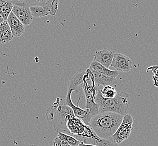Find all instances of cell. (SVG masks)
<instances>
[{
    "label": "cell",
    "mask_w": 158,
    "mask_h": 146,
    "mask_svg": "<svg viewBox=\"0 0 158 146\" xmlns=\"http://www.w3.org/2000/svg\"><path fill=\"white\" fill-rule=\"evenodd\" d=\"M123 116L113 112L98 113L92 118L89 127L100 138L110 140L120 126Z\"/></svg>",
    "instance_id": "6da1fadb"
},
{
    "label": "cell",
    "mask_w": 158,
    "mask_h": 146,
    "mask_svg": "<svg viewBox=\"0 0 158 146\" xmlns=\"http://www.w3.org/2000/svg\"><path fill=\"white\" fill-rule=\"evenodd\" d=\"M62 101L60 98H57L52 106L48 108L46 116L48 123L57 133L65 134L67 122L74 115L72 108L64 105V102L61 104Z\"/></svg>",
    "instance_id": "7a4b0ae2"
},
{
    "label": "cell",
    "mask_w": 158,
    "mask_h": 146,
    "mask_svg": "<svg viewBox=\"0 0 158 146\" xmlns=\"http://www.w3.org/2000/svg\"><path fill=\"white\" fill-rule=\"evenodd\" d=\"M129 97L126 92H120L113 99H106L102 96L99 90L96 93L95 102L98 105L99 113L113 112L124 116L128 114L130 110L128 102Z\"/></svg>",
    "instance_id": "3957f363"
},
{
    "label": "cell",
    "mask_w": 158,
    "mask_h": 146,
    "mask_svg": "<svg viewBox=\"0 0 158 146\" xmlns=\"http://www.w3.org/2000/svg\"><path fill=\"white\" fill-rule=\"evenodd\" d=\"M81 86L82 87L85 97V108L89 109L92 116L98 114L99 107L95 102L96 95V87L94 75L89 69L85 70V74L83 78V82Z\"/></svg>",
    "instance_id": "277c9868"
},
{
    "label": "cell",
    "mask_w": 158,
    "mask_h": 146,
    "mask_svg": "<svg viewBox=\"0 0 158 146\" xmlns=\"http://www.w3.org/2000/svg\"><path fill=\"white\" fill-rule=\"evenodd\" d=\"M133 119L130 114L124 115L120 126L111 137L110 140L113 143L119 144L127 140L133 130Z\"/></svg>",
    "instance_id": "5b68a950"
},
{
    "label": "cell",
    "mask_w": 158,
    "mask_h": 146,
    "mask_svg": "<svg viewBox=\"0 0 158 146\" xmlns=\"http://www.w3.org/2000/svg\"><path fill=\"white\" fill-rule=\"evenodd\" d=\"M14 5L19 6L31 7L34 6L48 7L51 11V15L54 16L57 11L59 7L58 0H37V1H11Z\"/></svg>",
    "instance_id": "8992f818"
},
{
    "label": "cell",
    "mask_w": 158,
    "mask_h": 146,
    "mask_svg": "<svg viewBox=\"0 0 158 146\" xmlns=\"http://www.w3.org/2000/svg\"><path fill=\"white\" fill-rule=\"evenodd\" d=\"M111 66L118 71L128 73L132 69V61L124 55L115 53Z\"/></svg>",
    "instance_id": "52a82bcc"
},
{
    "label": "cell",
    "mask_w": 158,
    "mask_h": 146,
    "mask_svg": "<svg viewBox=\"0 0 158 146\" xmlns=\"http://www.w3.org/2000/svg\"><path fill=\"white\" fill-rule=\"evenodd\" d=\"M12 13L24 26H29L32 23L33 18L29 7L14 5Z\"/></svg>",
    "instance_id": "ba28073f"
},
{
    "label": "cell",
    "mask_w": 158,
    "mask_h": 146,
    "mask_svg": "<svg viewBox=\"0 0 158 146\" xmlns=\"http://www.w3.org/2000/svg\"><path fill=\"white\" fill-rule=\"evenodd\" d=\"M14 37H18L25 32V26L12 12L10 14L6 20Z\"/></svg>",
    "instance_id": "9c48e42d"
},
{
    "label": "cell",
    "mask_w": 158,
    "mask_h": 146,
    "mask_svg": "<svg viewBox=\"0 0 158 146\" xmlns=\"http://www.w3.org/2000/svg\"><path fill=\"white\" fill-rule=\"evenodd\" d=\"M115 52L109 50H102L96 51L94 54V60L109 69L111 67Z\"/></svg>",
    "instance_id": "30bf717a"
},
{
    "label": "cell",
    "mask_w": 158,
    "mask_h": 146,
    "mask_svg": "<svg viewBox=\"0 0 158 146\" xmlns=\"http://www.w3.org/2000/svg\"><path fill=\"white\" fill-rule=\"evenodd\" d=\"M94 75L95 85L96 86H116L117 84V80L116 78L110 77L103 75L102 74L95 71L94 70H90Z\"/></svg>",
    "instance_id": "8fae6325"
},
{
    "label": "cell",
    "mask_w": 158,
    "mask_h": 146,
    "mask_svg": "<svg viewBox=\"0 0 158 146\" xmlns=\"http://www.w3.org/2000/svg\"><path fill=\"white\" fill-rule=\"evenodd\" d=\"M85 70L80 69L78 70L73 78L70 80L68 84V90L72 92H75L78 94L79 92V87L83 82V78L85 74Z\"/></svg>",
    "instance_id": "7c38bea8"
},
{
    "label": "cell",
    "mask_w": 158,
    "mask_h": 146,
    "mask_svg": "<svg viewBox=\"0 0 158 146\" xmlns=\"http://www.w3.org/2000/svg\"><path fill=\"white\" fill-rule=\"evenodd\" d=\"M89 69L90 70L97 71L105 75L114 78H116L119 75V72L118 71L110 70L107 67H105L104 66L102 65L101 64L98 63L94 60L90 63Z\"/></svg>",
    "instance_id": "4fadbf2b"
},
{
    "label": "cell",
    "mask_w": 158,
    "mask_h": 146,
    "mask_svg": "<svg viewBox=\"0 0 158 146\" xmlns=\"http://www.w3.org/2000/svg\"><path fill=\"white\" fill-rule=\"evenodd\" d=\"M14 39L12 32L6 21L0 24V43H7Z\"/></svg>",
    "instance_id": "5bb4252c"
},
{
    "label": "cell",
    "mask_w": 158,
    "mask_h": 146,
    "mask_svg": "<svg viewBox=\"0 0 158 146\" xmlns=\"http://www.w3.org/2000/svg\"><path fill=\"white\" fill-rule=\"evenodd\" d=\"M13 7L14 5L10 1L0 0V15L5 21H6L10 14L12 12Z\"/></svg>",
    "instance_id": "9a60e30c"
},
{
    "label": "cell",
    "mask_w": 158,
    "mask_h": 146,
    "mask_svg": "<svg viewBox=\"0 0 158 146\" xmlns=\"http://www.w3.org/2000/svg\"><path fill=\"white\" fill-rule=\"evenodd\" d=\"M33 18H39L51 15L50 10L48 7L34 6L29 7Z\"/></svg>",
    "instance_id": "2e32d148"
},
{
    "label": "cell",
    "mask_w": 158,
    "mask_h": 146,
    "mask_svg": "<svg viewBox=\"0 0 158 146\" xmlns=\"http://www.w3.org/2000/svg\"><path fill=\"white\" fill-rule=\"evenodd\" d=\"M101 95L106 99H113L117 95V91L112 86H108L104 87L100 90Z\"/></svg>",
    "instance_id": "e0dca14e"
},
{
    "label": "cell",
    "mask_w": 158,
    "mask_h": 146,
    "mask_svg": "<svg viewBox=\"0 0 158 146\" xmlns=\"http://www.w3.org/2000/svg\"><path fill=\"white\" fill-rule=\"evenodd\" d=\"M57 137L60 139L64 140L68 143L70 146H78L80 144V142L75 138L74 137L71 136H69L66 134L57 132Z\"/></svg>",
    "instance_id": "ac0fdd59"
},
{
    "label": "cell",
    "mask_w": 158,
    "mask_h": 146,
    "mask_svg": "<svg viewBox=\"0 0 158 146\" xmlns=\"http://www.w3.org/2000/svg\"><path fill=\"white\" fill-rule=\"evenodd\" d=\"M54 146H70L64 140L60 139L58 137H56L54 140Z\"/></svg>",
    "instance_id": "d6986e66"
},
{
    "label": "cell",
    "mask_w": 158,
    "mask_h": 146,
    "mask_svg": "<svg viewBox=\"0 0 158 146\" xmlns=\"http://www.w3.org/2000/svg\"><path fill=\"white\" fill-rule=\"evenodd\" d=\"M78 146H98L93 145V144H85V143H80Z\"/></svg>",
    "instance_id": "ffe728a7"
},
{
    "label": "cell",
    "mask_w": 158,
    "mask_h": 146,
    "mask_svg": "<svg viewBox=\"0 0 158 146\" xmlns=\"http://www.w3.org/2000/svg\"><path fill=\"white\" fill-rule=\"evenodd\" d=\"M4 22H5V20H4V19H3V18L0 15V24H2V23Z\"/></svg>",
    "instance_id": "44dd1931"
}]
</instances>
